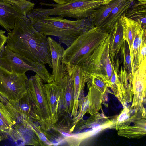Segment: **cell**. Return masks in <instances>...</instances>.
Returning a JSON list of instances; mask_svg holds the SVG:
<instances>
[{
    "label": "cell",
    "instance_id": "25",
    "mask_svg": "<svg viewBox=\"0 0 146 146\" xmlns=\"http://www.w3.org/2000/svg\"><path fill=\"white\" fill-rule=\"evenodd\" d=\"M146 28L142 27L135 36L131 46L130 55L132 67V74L139 68V56L140 48L143 33Z\"/></svg>",
    "mask_w": 146,
    "mask_h": 146
},
{
    "label": "cell",
    "instance_id": "39",
    "mask_svg": "<svg viewBox=\"0 0 146 146\" xmlns=\"http://www.w3.org/2000/svg\"><path fill=\"white\" fill-rule=\"evenodd\" d=\"M3 139V137L0 134V142Z\"/></svg>",
    "mask_w": 146,
    "mask_h": 146
},
{
    "label": "cell",
    "instance_id": "19",
    "mask_svg": "<svg viewBox=\"0 0 146 146\" xmlns=\"http://www.w3.org/2000/svg\"><path fill=\"white\" fill-rule=\"evenodd\" d=\"M119 21L123 28L124 39L128 44L130 53L133 40L142 27V22L139 20L136 21L128 18L125 15Z\"/></svg>",
    "mask_w": 146,
    "mask_h": 146
},
{
    "label": "cell",
    "instance_id": "28",
    "mask_svg": "<svg viewBox=\"0 0 146 146\" xmlns=\"http://www.w3.org/2000/svg\"><path fill=\"white\" fill-rule=\"evenodd\" d=\"M86 83L88 88L92 86L98 90L103 96L108 91L107 80L102 74L98 73L92 74Z\"/></svg>",
    "mask_w": 146,
    "mask_h": 146
},
{
    "label": "cell",
    "instance_id": "7",
    "mask_svg": "<svg viewBox=\"0 0 146 146\" xmlns=\"http://www.w3.org/2000/svg\"><path fill=\"white\" fill-rule=\"evenodd\" d=\"M25 74L9 71L0 65V101L5 105L19 99L27 91Z\"/></svg>",
    "mask_w": 146,
    "mask_h": 146
},
{
    "label": "cell",
    "instance_id": "34",
    "mask_svg": "<svg viewBox=\"0 0 146 146\" xmlns=\"http://www.w3.org/2000/svg\"><path fill=\"white\" fill-rule=\"evenodd\" d=\"M5 31L0 30V54L4 47L5 44L7 42L8 37L5 35Z\"/></svg>",
    "mask_w": 146,
    "mask_h": 146
},
{
    "label": "cell",
    "instance_id": "37",
    "mask_svg": "<svg viewBox=\"0 0 146 146\" xmlns=\"http://www.w3.org/2000/svg\"><path fill=\"white\" fill-rule=\"evenodd\" d=\"M96 1H103V5L108 4L113 0H95Z\"/></svg>",
    "mask_w": 146,
    "mask_h": 146
},
{
    "label": "cell",
    "instance_id": "14",
    "mask_svg": "<svg viewBox=\"0 0 146 146\" xmlns=\"http://www.w3.org/2000/svg\"><path fill=\"white\" fill-rule=\"evenodd\" d=\"M71 71L74 79V100L73 110L71 115L74 120L76 117L79 102L82 100L86 83L82 70L80 66H67Z\"/></svg>",
    "mask_w": 146,
    "mask_h": 146
},
{
    "label": "cell",
    "instance_id": "21",
    "mask_svg": "<svg viewBox=\"0 0 146 146\" xmlns=\"http://www.w3.org/2000/svg\"><path fill=\"white\" fill-rule=\"evenodd\" d=\"M118 75L119 77L122 97L124 106L131 102L133 95V75L128 74L124 68L121 66Z\"/></svg>",
    "mask_w": 146,
    "mask_h": 146
},
{
    "label": "cell",
    "instance_id": "6",
    "mask_svg": "<svg viewBox=\"0 0 146 146\" xmlns=\"http://www.w3.org/2000/svg\"><path fill=\"white\" fill-rule=\"evenodd\" d=\"M0 65L8 71L17 74H25L27 71H33L48 83L54 81L52 75L44 64L34 62L5 47L0 54Z\"/></svg>",
    "mask_w": 146,
    "mask_h": 146
},
{
    "label": "cell",
    "instance_id": "35",
    "mask_svg": "<svg viewBox=\"0 0 146 146\" xmlns=\"http://www.w3.org/2000/svg\"><path fill=\"white\" fill-rule=\"evenodd\" d=\"M56 3L57 4H67L78 0H52Z\"/></svg>",
    "mask_w": 146,
    "mask_h": 146
},
{
    "label": "cell",
    "instance_id": "33",
    "mask_svg": "<svg viewBox=\"0 0 146 146\" xmlns=\"http://www.w3.org/2000/svg\"><path fill=\"white\" fill-rule=\"evenodd\" d=\"M12 127L3 120L0 118V134L9 135Z\"/></svg>",
    "mask_w": 146,
    "mask_h": 146
},
{
    "label": "cell",
    "instance_id": "32",
    "mask_svg": "<svg viewBox=\"0 0 146 146\" xmlns=\"http://www.w3.org/2000/svg\"><path fill=\"white\" fill-rule=\"evenodd\" d=\"M146 30H145L143 33L142 42L141 44L139 56V64H140L146 58Z\"/></svg>",
    "mask_w": 146,
    "mask_h": 146
},
{
    "label": "cell",
    "instance_id": "38",
    "mask_svg": "<svg viewBox=\"0 0 146 146\" xmlns=\"http://www.w3.org/2000/svg\"><path fill=\"white\" fill-rule=\"evenodd\" d=\"M132 2L135 0H130ZM138 1V2L143 3L146 4V0H136Z\"/></svg>",
    "mask_w": 146,
    "mask_h": 146
},
{
    "label": "cell",
    "instance_id": "8",
    "mask_svg": "<svg viewBox=\"0 0 146 146\" xmlns=\"http://www.w3.org/2000/svg\"><path fill=\"white\" fill-rule=\"evenodd\" d=\"M15 123L26 121H37L33 106L27 91L17 100L9 101L5 105Z\"/></svg>",
    "mask_w": 146,
    "mask_h": 146
},
{
    "label": "cell",
    "instance_id": "17",
    "mask_svg": "<svg viewBox=\"0 0 146 146\" xmlns=\"http://www.w3.org/2000/svg\"><path fill=\"white\" fill-rule=\"evenodd\" d=\"M24 17L11 5L0 0V25L8 32L14 28L17 18Z\"/></svg>",
    "mask_w": 146,
    "mask_h": 146
},
{
    "label": "cell",
    "instance_id": "4",
    "mask_svg": "<svg viewBox=\"0 0 146 146\" xmlns=\"http://www.w3.org/2000/svg\"><path fill=\"white\" fill-rule=\"evenodd\" d=\"M103 3L95 0H78L64 4L41 2L40 4L42 5L51 8H34L31 11L41 15L60 16L79 19L90 17L103 5Z\"/></svg>",
    "mask_w": 146,
    "mask_h": 146
},
{
    "label": "cell",
    "instance_id": "23",
    "mask_svg": "<svg viewBox=\"0 0 146 146\" xmlns=\"http://www.w3.org/2000/svg\"><path fill=\"white\" fill-rule=\"evenodd\" d=\"M121 0H113L103 5L96 11L90 17L95 27H99L113 9Z\"/></svg>",
    "mask_w": 146,
    "mask_h": 146
},
{
    "label": "cell",
    "instance_id": "22",
    "mask_svg": "<svg viewBox=\"0 0 146 146\" xmlns=\"http://www.w3.org/2000/svg\"><path fill=\"white\" fill-rule=\"evenodd\" d=\"M133 125H129L119 130V135L129 138H140L145 136V118L138 119L134 122Z\"/></svg>",
    "mask_w": 146,
    "mask_h": 146
},
{
    "label": "cell",
    "instance_id": "1",
    "mask_svg": "<svg viewBox=\"0 0 146 146\" xmlns=\"http://www.w3.org/2000/svg\"><path fill=\"white\" fill-rule=\"evenodd\" d=\"M109 41V34L95 27L65 50L62 61L66 66H80L86 82L92 74L99 73L100 60Z\"/></svg>",
    "mask_w": 146,
    "mask_h": 146
},
{
    "label": "cell",
    "instance_id": "20",
    "mask_svg": "<svg viewBox=\"0 0 146 146\" xmlns=\"http://www.w3.org/2000/svg\"><path fill=\"white\" fill-rule=\"evenodd\" d=\"M47 101L51 114L53 127L58 119V105L60 92L57 82H52L45 84Z\"/></svg>",
    "mask_w": 146,
    "mask_h": 146
},
{
    "label": "cell",
    "instance_id": "13",
    "mask_svg": "<svg viewBox=\"0 0 146 146\" xmlns=\"http://www.w3.org/2000/svg\"><path fill=\"white\" fill-rule=\"evenodd\" d=\"M52 61L54 81L57 82L67 73V68L62 61L65 51L63 47L58 42L50 37L47 38Z\"/></svg>",
    "mask_w": 146,
    "mask_h": 146
},
{
    "label": "cell",
    "instance_id": "5",
    "mask_svg": "<svg viewBox=\"0 0 146 146\" xmlns=\"http://www.w3.org/2000/svg\"><path fill=\"white\" fill-rule=\"evenodd\" d=\"M43 80L38 74L27 82V91L32 102L37 122L44 131L53 127Z\"/></svg>",
    "mask_w": 146,
    "mask_h": 146
},
{
    "label": "cell",
    "instance_id": "2",
    "mask_svg": "<svg viewBox=\"0 0 146 146\" xmlns=\"http://www.w3.org/2000/svg\"><path fill=\"white\" fill-rule=\"evenodd\" d=\"M7 37L5 48L52 68L47 38L35 28L27 16L16 18L15 27L8 32Z\"/></svg>",
    "mask_w": 146,
    "mask_h": 146
},
{
    "label": "cell",
    "instance_id": "24",
    "mask_svg": "<svg viewBox=\"0 0 146 146\" xmlns=\"http://www.w3.org/2000/svg\"><path fill=\"white\" fill-rule=\"evenodd\" d=\"M127 18L137 21L140 20L142 23V27H146V4L138 2L127 10L125 15Z\"/></svg>",
    "mask_w": 146,
    "mask_h": 146
},
{
    "label": "cell",
    "instance_id": "27",
    "mask_svg": "<svg viewBox=\"0 0 146 146\" xmlns=\"http://www.w3.org/2000/svg\"><path fill=\"white\" fill-rule=\"evenodd\" d=\"M113 72L111 77L108 82L107 87L111 88L115 96L118 98L121 104L123 106L122 97L121 86L119 77L118 74L119 61L118 59L115 61Z\"/></svg>",
    "mask_w": 146,
    "mask_h": 146
},
{
    "label": "cell",
    "instance_id": "16",
    "mask_svg": "<svg viewBox=\"0 0 146 146\" xmlns=\"http://www.w3.org/2000/svg\"><path fill=\"white\" fill-rule=\"evenodd\" d=\"M130 0H121L114 7L99 27L102 30L109 33L111 29L121 17L125 15L131 5Z\"/></svg>",
    "mask_w": 146,
    "mask_h": 146
},
{
    "label": "cell",
    "instance_id": "15",
    "mask_svg": "<svg viewBox=\"0 0 146 146\" xmlns=\"http://www.w3.org/2000/svg\"><path fill=\"white\" fill-rule=\"evenodd\" d=\"M109 34V56L112 64L114 66L121 46L125 41L123 28L119 21L116 23Z\"/></svg>",
    "mask_w": 146,
    "mask_h": 146
},
{
    "label": "cell",
    "instance_id": "9",
    "mask_svg": "<svg viewBox=\"0 0 146 146\" xmlns=\"http://www.w3.org/2000/svg\"><path fill=\"white\" fill-rule=\"evenodd\" d=\"M8 135L19 145H40L38 137L27 121L16 123Z\"/></svg>",
    "mask_w": 146,
    "mask_h": 146
},
{
    "label": "cell",
    "instance_id": "31",
    "mask_svg": "<svg viewBox=\"0 0 146 146\" xmlns=\"http://www.w3.org/2000/svg\"><path fill=\"white\" fill-rule=\"evenodd\" d=\"M0 118L11 127L15 123V121L9 113L6 106L0 101Z\"/></svg>",
    "mask_w": 146,
    "mask_h": 146
},
{
    "label": "cell",
    "instance_id": "3",
    "mask_svg": "<svg viewBox=\"0 0 146 146\" xmlns=\"http://www.w3.org/2000/svg\"><path fill=\"white\" fill-rule=\"evenodd\" d=\"M27 17L40 33L46 36L58 37L60 42L67 47L79 36L95 27L90 17L71 20L60 16L40 15L31 11Z\"/></svg>",
    "mask_w": 146,
    "mask_h": 146
},
{
    "label": "cell",
    "instance_id": "12",
    "mask_svg": "<svg viewBox=\"0 0 146 146\" xmlns=\"http://www.w3.org/2000/svg\"><path fill=\"white\" fill-rule=\"evenodd\" d=\"M67 68L68 73L57 82L60 92L58 103L63 105L65 112L71 115L74 100V82L70 69Z\"/></svg>",
    "mask_w": 146,
    "mask_h": 146
},
{
    "label": "cell",
    "instance_id": "40",
    "mask_svg": "<svg viewBox=\"0 0 146 146\" xmlns=\"http://www.w3.org/2000/svg\"><path fill=\"white\" fill-rule=\"evenodd\" d=\"M25 0L28 1H31V0Z\"/></svg>",
    "mask_w": 146,
    "mask_h": 146
},
{
    "label": "cell",
    "instance_id": "10",
    "mask_svg": "<svg viewBox=\"0 0 146 146\" xmlns=\"http://www.w3.org/2000/svg\"><path fill=\"white\" fill-rule=\"evenodd\" d=\"M146 58L133 74V88L134 95L131 107L134 109L144 108L143 104L146 95Z\"/></svg>",
    "mask_w": 146,
    "mask_h": 146
},
{
    "label": "cell",
    "instance_id": "29",
    "mask_svg": "<svg viewBox=\"0 0 146 146\" xmlns=\"http://www.w3.org/2000/svg\"><path fill=\"white\" fill-rule=\"evenodd\" d=\"M11 5L17 11L24 16H27L28 13L34 8L35 4L25 0H3Z\"/></svg>",
    "mask_w": 146,
    "mask_h": 146
},
{
    "label": "cell",
    "instance_id": "18",
    "mask_svg": "<svg viewBox=\"0 0 146 146\" xmlns=\"http://www.w3.org/2000/svg\"><path fill=\"white\" fill-rule=\"evenodd\" d=\"M146 119L145 108L135 109L125 107L117 117L115 122V129L117 131L126 127L136 120Z\"/></svg>",
    "mask_w": 146,
    "mask_h": 146
},
{
    "label": "cell",
    "instance_id": "36",
    "mask_svg": "<svg viewBox=\"0 0 146 146\" xmlns=\"http://www.w3.org/2000/svg\"><path fill=\"white\" fill-rule=\"evenodd\" d=\"M61 133L64 136L66 137H70L71 134L64 132H61Z\"/></svg>",
    "mask_w": 146,
    "mask_h": 146
},
{
    "label": "cell",
    "instance_id": "11",
    "mask_svg": "<svg viewBox=\"0 0 146 146\" xmlns=\"http://www.w3.org/2000/svg\"><path fill=\"white\" fill-rule=\"evenodd\" d=\"M87 96L84 97L79 105V110L77 115L73 120V123L76 124L86 113L91 115L99 112L102 109L103 96L96 89L92 86L88 88Z\"/></svg>",
    "mask_w": 146,
    "mask_h": 146
},
{
    "label": "cell",
    "instance_id": "30",
    "mask_svg": "<svg viewBox=\"0 0 146 146\" xmlns=\"http://www.w3.org/2000/svg\"><path fill=\"white\" fill-rule=\"evenodd\" d=\"M120 51L121 59L123 65V68L128 74L132 75L130 51L128 44L125 40L124 41L121 46Z\"/></svg>",
    "mask_w": 146,
    "mask_h": 146
},
{
    "label": "cell",
    "instance_id": "26",
    "mask_svg": "<svg viewBox=\"0 0 146 146\" xmlns=\"http://www.w3.org/2000/svg\"><path fill=\"white\" fill-rule=\"evenodd\" d=\"M109 42L102 54L99 64V73L105 76L107 80V85L113 74L114 68V66L112 64L109 56Z\"/></svg>",
    "mask_w": 146,
    "mask_h": 146
}]
</instances>
